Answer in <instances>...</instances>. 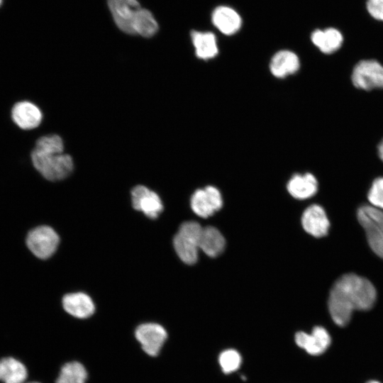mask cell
<instances>
[{
    "instance_id": "cell-9",
    "label": "cell",
    "mask_w": 383,
    "mask_h": 383,
    "mask_svg": "<svg viewBox=\"0 0 383 383\" xmlns=\"http://www.w3.org/2000/svg\"><path fill=\"white\" fill-rule=\"evenodd\" d=\"M133 207L150 218H156L162 213L163 205L159 196L145 186L138 185L131 191Z\"/></svg>"
},
{
    "instance_id": "cell-12",
    "label": "cell",
    "mask_w": 383,
    "mask_h": 383,
    "mask_svg": "<svg viewBox=\"0 0 383 383\" xmlns=\"http://www.w3.org/2000/svg\"><path fill=\"white\" fill-rule=\"evenodd\" d=\"M213 25L223 34L232 35L240 30L243 20L240 15L232 7L218 6L211 13Z\"/></svg>"
},
{
    "instance_id": "cell-13",
    "label": "cell",
    "mask_w": 383,
    "mask_h": 383,
    "mask_svg": "<svg viewBox=\"0 0 383 383\" xmlns=\"http://www.w3.org/2000/svg\"><path fill=\"white\" fill-rule=\"evenodd\" d=\"M13 121L21 129L30 130L38 127L42 121L40 109L28 101L16 103L11 109Z\"/></svg>"
},
{
    "instance_id": "cell-18",
    "label": "cell",
    "mask_w": 383,
    "mask_h": 383,
    "mask_svg": "<svg viewBox=\"0 0 383 383\" xmlns=\"http://www.w3.org/2000/svg\"><path fill=\"white\" fill-rule=\"evenodd\" d=\"M191 38L197 57L209 60L218 53L216 37L212 32L192 30Z\"/></svg>"
},
{
    "instance_id": "cell-17",
    "label": "cell",
    "mask_w": 383,
    "mask_h": 383,
    "mask_svg": "<svg viewBox=\"0 0 383 383\" xmlns=\"http://www.w3.org/2000/svg\"><path fill=\"white\" fill-rule=\"evenodd\" d=\"M287 190L295 199H306L317 192L318 182L311 173L295 174L287 183Z\"/></svg>"
},
{
    "instance_id": "cell-15",
    "label": "cell",
    "mask_w": 383,
    "mask_h": 383,
    "mask_svg": "<svg viewBox=\"0 0 383 383\" xmlns=\"http://www.w3.org/2000/svg\"><path fill=\"white\" fill-rule=\"evenodd\" d=\"M300 61L296 53L288 50L277 52L270 62L271 73L276 77L284 78L296 72Z\"/></svg>"
},
{
    "instance_id": "cell-5",
    "label": "cell",
    "mask_w": 383,
    "mask_h": 383,
    "mask_svg": "<svg viewBox=\"0 0 383 383\" xmlns=\"http://www.w3.org/2000/svg\"><path fill=\"white\" fill-rule=\"evenodd\" d=\"M355 87L364 90L383 89V66L374 60L360 61L352 73Z\"/></svg>"
},
{
    "instance_id": "cell-27",
    "label": "cell",
    "mask_w": 383,
    "mask_h": 383,
    "mask_svg": "<svg viewBox=\"0 0 383 383\" xmlns=\"http://www.w3.org/2000/svg\"><path fill=\"white\" fill-rule=\"evenodd\" d=\"M367 9L373 18L383 21V0H367Z\"/></svg>"
},
{
    "instance_id": "cell-26",
    "label": "cell",
    "mask_w": 383,
    "mask_h": 383,
    "mask_svg": "<svg viewBox=\"0 0 383 383\" xmlns=\"http://www.w3.org/2000/svg\"><path fill=\"white\" fill-rule=\"evenodd\" d=\"M362 211L377 231L383 235V210L371 205H363L358 209Z\"/></svg>"
},
{
    "instance_id": "cell-14",
    "label": "cell",
    "mask_w": 383,
    "mask_h": 383,
    "mask_svg": "<svg viewBox=\"0 0 383 383\" xmlns=\"http://www.w3.org/2000/svg\"><path fill=\"white\" fill-rule=\"evenodd\" d=\"M64 310L77 318H87L95 311L92 299L82 292L70 293L65 295L62 301Z\"/></svg>"
},
{
    "instance_id": "cell-29",
    "label": "cell",
    "mask_w": 383,
    "mask_h": 383,
    "mask_svg": "<svg viewBox=\"0 0 383 383\" xmlns=\"http://www.w3.org/2000/svg\"><path fill=\"white\" fill-rule=\"evenodd\" d=\"M367 383H380V382L377 381H374V380H371V381L367 382Z\"/></svg>"
},
{
    "instance_id": "cell-7",
    "label": "cell",
    "mask_w": 383,
    "mask_h": 383,
    "mask_svg": "<svg viewBox=\"0 0 383 383\" xmlns=\"http://www.w3.org/2000/svg\"><path fill=\"white\" fill-rule=\"evenodd\" d=\"M190 203L192 211L197 216L208 218L222 207L223 199L217 188L208 186L196 190L191 197Z\"/></svg>"
},
{
    "instance_id": "cell-3",
    "label": "cell",
    "mask_w": 383,
    "mask_h": 383,
    "mask_svg": "<svg viewBox=\"0 0 383 383\" xmlns=\"http://www.w3.org/2000/svg\"><path fill=\"white\" fill-rule=\"evenodd\" d=\"M202 228L196 221H186L179 226L174 237L175 252L180 260L187 265H193L198 260Z\"/></svg>"
},
{
    "instance_id": "cell-16",
    "label": "cell",
    "mask_w": 383,
    "mask_h": 383,
    "mask_svg": "<svg viewBox=\"0 0 383 383\" xmlns=\"http://www.w3.org/2000/svg\"><path fill=\"white\" fill-rule=\"evenodd\" d=\"M28 378V369L23 362L11 356L0 360V382L26 383Z\"/></svg>"
},
{
    "instance_id": "cell-25",
    "label": "cell",
    "mask_w": 383,
    "mask_h": 383,
    "mask_svg": "<svg viewBox=\"0 0 383 383\" xmlns=\"http://www.w3.org/2000/svg\"><path fill=\"white\" fill-rule=\"evenodd\" d=\"M367 199L372 206L383 210V177L373 181Z\"/></svg>"
},
{
    "instance_id": "cell-30",
    "label": "cell",
    "mask_w": 383,
    "mask_h": 383,
    "mask_svg": "<svg viewBox=\"0 0 383 383\" xmlns=\"http://www.w3.org/2000/svg\"><path fill=\"white\" fill-rule=\"evenodd\" d=\"M26 383H41V382H37V381H31V382H26Z\"/></svg>"
},
{
    "instance_id": "cell-21",
    "label": "cell",
    "mask_w": 383,
    "mask_h": 383,
    "mask_svg": "<svg viewBox=\"0 0 383 383\" xmlns=\"http://www.w3.org/2000/svg\"><path fill=\"white\" fill-rule=\"evenodd\" d=\"M158 30V23L152 13L147 9L140 8L133 22V35L143 37L153 36Z\"/></svg>"
},
{
    "instance_id": "cell-11",
    "label": "cell",
    "mask_w": 383,
    "mask_h": 383,
    "mask_svg": "<svg viewBox=\"0 0 383 383\" xmlns=\"http://www.w3.org/2000/svg\"><path fill=\"white\" fill-rule=\"evenodd\" d=\"M301 224L305 231L315 238L326 236L330 228L325 210L318 204H312L305 209L301 216Z\"/></svg>"
},
{
    "instance_id": "cell-31",
    "label": "cell",
    "mask_w": 383,
    "mask_h": 383,
    "mask_svg": "<svg viewBox=\"0 0 383 383\" xmlns=\"http://www.w3.org/2000/svg\"><path fill=\"white\" fill-rule=\"evenodd\" d=\"M1 3H2V0H0V5L1 4Z\"/></svg>"
},
{
    "instance_id": "cell-24",
    "label": "cell",
    "mask_w": 383,
    "mask_h": 383,
    "mask_svg": "<svg viewBox=\"0 0 383 383\" xmlns=\"http://www.w3.org/2000/svg\"><path fill=\"white\" fill-rule=\"evenodd\" d=\"M219 364L224 373H231L237 370L241 364L240 355L235 350L223 351L219 356Z\"/></svg>"
},
{
    "instance_id": "cell-23",
    "label": "cell",
    "mask_w": 383,
    "mask_h": 383,
    "mask_svg": "<svg viewBox=\"0 0 383 383\" xmlns=\"http://www.w3.org/2000/svg\"><path fill=\"white\" fill-rule=\"evenodd\" d=\"M357 218L365 231L370 248L377 256L383 259V235L377 231L366 216L359 209L357 211Z\"/></svg>"
},
{
    "instance_id": "cell-4",
    "label": "cell",
    "mask_w": 383,
    "mask_h": 383,
    "mask_svg": "<svg viewBox=\"0 0 383 383\" xmlns=\"http://www.w3.org/2000/svg\"><path fill=\"white\" fill-rule=\"evenodd\" d=\"M60 238L55 231L45 225L36 226L28 231L26 245L37 258L47 260L56 251Z\"/></svg>"
},
{
    "instance_id": "cell-8",
    "label": "cell",
    "mask_w": 383,
    "mask_h": 383,
    "mask_svg": "<svg viewBox=\"0 0 383 383\" xmlns=\"http://www.w3.org/2000/svg\"><path fill=\"white\" fill-rule=\"evenodd\" d=\"M109 9L118 28L123 32L133 35V22L141 8L138 0H107Z\"/></svg>"
},
{
    "instance_id": "cell-19",
    "label": "cell",
    "mask_w": 383,
    "mask_h": 383,
    "mask_svg": "<svg viewBox=\"0 0 383 383\" xmlns=\"http://www.w3.org/2000/svg\"><path fill=\"white\" fill-rule=\"evenodd\" d=\"M311 40L322 52L331 54L340 48L343 37L337 29L328 28L315 30L311 35Z\"/></svg>"
},
{
    "instance_id": "cell-20",
    "label": "cell",
    "mask_w": 383,
    "mask_h": 383,
    "mask_svg": "<svg viewBox=\"0 0 383 383\" xmlns=\"http://www.w3.org/2000/svg\"><path fill=\"white\" fill-rule=\"evenodd\" d=\"M226 240L221 233L215 227L202 228L199 248L209 257H216L224 250Z\"/></svg>"
},
{
    "instance_id": "cell-22",
    "label": "cell",
    "mask_w": 383,
    "mask_h": 383,
    "mask_svg": "<svg viewBox=\"0 0 383 383\" xmlns=\"http://www.w3.org/2000/svg\"><path fill=\"white\" fill-rule=\"evenodd\" d=\"M87 378L85 367L79 362L72 361L62 365L55 383H86Z\"/></svg>"
},
{
    "instance_id": "cell-1",
    "label": "cell",
    "mask_w": 383,
    "mask_h": 383,
    "mask_svg": "<svg viewBox=\"0 0 383 383\" xmlns=\"http://www.w3.org/2000/svg\"><path fill=\"white\" fill-rule=\"evenodd\" d=\"M377 291L367 279L354 273L340 277L329 294L328 306L333 322L338 326H347L354 311H367L374 305Z\"/></svg>"
},
{
    "instance_id": "cell-28",
    "label": "cell",
    "mask_w": 383,
    "mask_h": 383,
    "mask_svg": "<svg viewBox=\"0 0 383 383\" xmlns=\"http://www.w3.org/2000/svg\"><path fill=\"white\" fill-rule=\"evenodd\" d=\"M378 154L380 159L383 161V139L378 145Z\"/></svg>"
},
{
    "instance_id": "cell-10",
    "label": "cell",
    "mask_w": 383,
    "mask_h": 383,
    "mask_svg": "<svg viewBox=\"0 0 383 383\" xmlns=\"http://www.w3.org/2000/svg\"><path fill=\"white\" fill-rule=\"evenodd\" d=\"M295 342L309 354L319 355L328 349L331 338L323 327L316 326L309 334L302 331L297 332L295 335Z\"/></svg>"
},
{
    "instance_id": "cell-2",
    "label": "cell",
    "mask_w": 383,
    "mask_h": 383,
    "mask_svg": "<svg viewBox=\"0 0 383 383\" xmlns=\"http://www.w3.org/2000/svg\"><path fill=\"white\" fill-rule=\"evenodd\" d=\"M31 160L35 170L46 179L52 182L62 180L73 170V160L63 151L40 150L34 148Z\"/></svg>"
},
{
    "instance_id": "cell-6",
    "label": "cell",
    "mask_w": 383,
    "mask_h": 383,
    "mask_svg": "<svg viewBox=\"0 0 383 383\" xmlns=\"http://www.w3.org/2000/svg\"><path fill=\"white\" fill-rule=\"evenodd\" d=\"M135 337L143 350L151 357H156L167 338L166 330L156 323L139 325L135 331Z\"/></svg>"
}]
</instances>
